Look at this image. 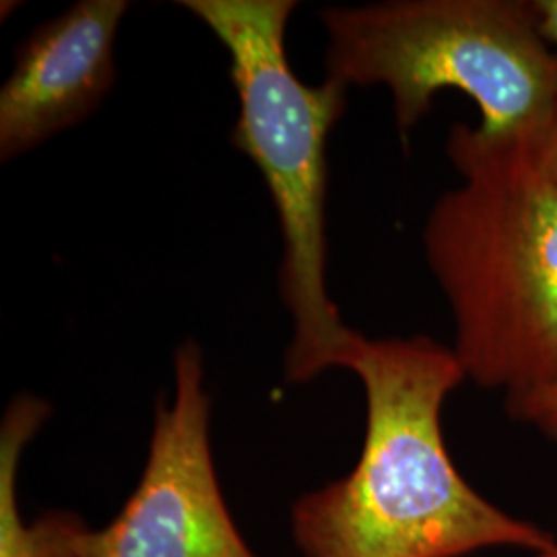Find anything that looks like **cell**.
I'll return each mask as SVG.
<instances>
[{
    "mask_svg": "<svg viewBox=\"0 0 557 557\" xmlns=\"http://www.w3.org/2000/svg\"><path fill=\"white\" fill-rule=\"evenodd\" d=\"M341 368L366 393V436L345 478L292 508L304 557H465L490 547L543 554L556 539L504 512L460 475L442 407L467 380L453 347L428 335H359Z\"/></svg>",
    "mask_w": 557,
    "mask_h": 557,
    "instance_id": "obj_1",
    "label": "cell"
},
{
    "mask_svg": "<svg viewBox=\"0 0 557 557\" xmlns=\"http://www.w3.org/2000/svg\"><path fill=\"white\" fill-rule=\"evenodd\" d=\"M458 186L423 225V255L467 380L508 400L557 382V186L533 149L455 122ZM506 400V403H508Z\"/></svg>",
    "mask_w": 557,
    "mask_h": 557,
    "instance_id": "obj_2",
    "label": "cell"
},
{
    "mask_svg": "<svg viewBox=\"0 0 557 557\" xmlns=\"http://www.w3.org/2000/svg\"><path fill=\"white\" fill-rule=\"evenodd\" d=\"M230 57L239 101L232 143L259 168L283 236L281 296L294 320L285 376L308 382L341 368L359 335L326 287L329 135L347 106L335 79L306 85L294 73L285 34L294 0H180Z\"/></svg>",
    "mask_w": 557,
    "mask_h": 557,
    "instance_id": "obj_3",
    "label": "cell"
},
{
    "mask_svg": "<svg viewBox=\"0 0 557 557\" xmlns=\"http://www.w3.org/2000/svg\"><path fill=\"white\" fill-rule=\"evenodd\" d=\"M326 73L391 91L403 139L442 91L475 101L479 128L537 149L557 110V50L522 0H386L320 11Z\"/></svg>",
    "mask_w": 557,
    "mask_h": 557,
    "instance_id": "obj_4",
    "label": "cell"
},
{
    "mask_svg": "<svg viewBox=\"0 0 557 557\" xmlns=\"http://www.w3.org/2000/svg\"><path fill=\"white\" fill-rule=\"evenodd\" d=\"M211 398L199 345L174 356V395L156 407L133 496L106 529H87L81 557H259L230 515L211 450Z\"/></svg>",
    "mask_w": 557,
    "mask_h": 557,
    "instance_id": "obj_5",
    "label": "cell"
},
{
    "mask_svg": "<svg viewBox=\"0 0 557 557\" xmlns=\"http://www.w3.org/2000/svg\"><path fill=\"white\" fill-rule=\"evenodd\" d=\"M126 0H81L21 44L0 89V158L15 160L77 126L110 94Z\"/></svg>",
    "mask_w": 557,
    "mask_h": 557,
    "instance_id": "obj_6",
    "label": "cell"
},
{
    "mask_svg": "<svg viewBox=\"0 0 557 557\" xmlns=\"http://www.w3.org/2000/svg\"><path fill=\"white\" fill-rule=\"evenodd\" d=\"M48 416V403L20 395L11 400L0 423V557H81V537L87 527L77 515L48 512L34 522L21 518V458Z\"/></svg>",
    "mask_w": 557,
    "mask_h": 557,
    "instance_id": "obj_7",
    "label": "cell"
},
{
    "mask_svg": "<svg viewBox=\"0 0 557 557\" xmlns=\"http://www.w3.org/2000/svg\"><path fill=\"white\" fill-rule=\"evenodd\" d=\"M512 418L535 428L545 438L557 442V382L527 397L508 400Z\"/></svg>",
    "mask_w": 557,
    "mask_h": 557,
    "instance_id": "obj_8",
    "label": "cell"
},
{
    "mask_svg": "<svg viewBox=\"0 0 557 557\" xmlns=\"http://www.w3.org/2000/svg\"><path fill=\"white\" fill-rule=\"evenodd\" d=\"M535 161H537L539 170L552 180L557 186V110L554 119L549 122L543 139L539 140L537 149H535Z\"/></svg>",
    "mask_w": 557,
    "mask_h": 557,
    "instance_id": "obj_9",
    "label": "cell"
},
{
    "mask_svg": "<svg viewBox=\"0 0 557 557\" xmlns=\"http://www.w3.org/2000/svg\"><path fill=\"white\" fill-rule=\"evenodd\" d=\"M529 7L539 36L557 50V0H531Z\"/></svg>",
    "mask_w": 557,
    "mask_h": 557,
    "instance_id": "obj_10",
    "label": "cell"
},
{
    "mask_svg": "<svg viewBox=\"0 0 557 557\" xmlns=\"http://www.w3.org/2000/svg\"><path fill=\"white\" fill-rule=\"evenodd\" d=\"M537 557H557V543L552 549H547V552H543V554H537Z\"/></svg>",
    "mask_w": 557,
    "mask_h": 557,
    "instance_id": "obj_11",
    "label": "cell"
}]
</instances>
